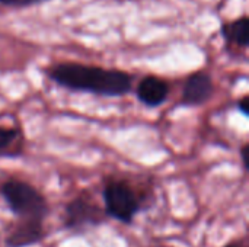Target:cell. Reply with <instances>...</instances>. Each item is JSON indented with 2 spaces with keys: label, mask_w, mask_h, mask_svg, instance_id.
Listing matches in <instances>:
<instances>
[{
  "label": "cell",
  "mask_w": 249,
  "mask_h": 247,
  "mask_svg": "<svg viewBox=\"0 0 249 247\" xmlns=\"http://www.w3.org/2000/svg\"><path fill=\"white\" fill-rule=\"evenodd\" d=\"M47 237L45 221L15 220L3 237L4 247H32L44 242Z\"/></svg>",
  "instance_id": "cell-6"
},
{
  "label": "cell",
  "mask_w": 249,
  "mask_h": 247,
  "mask_svg": "<svg viewBox=\"0 0 249 247\" xmlns=\"http://www.w3.org/2000/svg\"><path fill=\"white\" fill-rule=\"evenodd\" d=\"M23 132L16 125H0V157H19L23 154Z\"/></svg>",
  "instance_id": "cell-9"
},
{
  "label": "cell",
  "mask_w": 249,
  "mask_h": 247,
  "mask_svg": "<svg viewBox=\"0 0 249 247\" xmlns=\"http://www.w3.org/2000/svg\"><path fill=\"white\" fill-rule=\"evenodd\" d=\"M249 17L248 15H242L236 19L222 22L220 35L225 42V49L231 55H239V52H245L249 45Z\"/></svg>",
  "instance_id": "cell-8"
},
{
  "label": "cell",
  "mask_w": 249,
  "mask_h": 247,
  "mask_svg": "<svg viewBox=\"0 0 249 247\" xmlns=\"http://www.w3.org/2000/svg\"><path fill=\"white\" fill-rule=\"evenodd\" d=\"M171 95V84L160 76L156 74H146L140 79L136 86V98L137 100L149 108L155 109L162 106Z\"/></svg>",
  "instance_id": "cell-7"
},
{
  "label": "cell",
  "mask_w": 249,
  "mask_h": 247,
  "mask_svg": "<svg viewBox=\"0 0 249 247\" xmlns=\"http://www.w3.org/2000/svg\"><path fill=\"white\" fill-rule=\"evenodd\" d=\"M249 143H244L241 150H239V157H241V163L245 172L249 170V162H248V154H249Z\"/></svg>",
  "instance_id": "cell-12"
},
{
  "label": "cell",
  "mask_w": 249,
  "mask_h": 247,
  "mask_svg": "<svg viewBox=\"0 0 249 247\" xmlns=\"http://www.w3.org/2000/svg\"><path fill=\"white\" fill-rule=\"evenodd\" d=\"M216 92V84L212 73L207 70H197L187 76L181 98L177 106L181 108H200L209 103Z\"/></svg>",
  "instance_id": "cell-5"
},
{
  "label": "cell",
  "mask_w": 249,
  "mask_h": 247,
  "mask_svg": "<svg viewBox=\"0 0 249 247\" xmlns=\"http://www.w3.org/2000/svg\"><path fill=\"white\" fill-rule=\"evenodd\" d=\"M0 197L15 220L47 221L51 204L41 189L20 178H7L0 183Z\"/></svg>",
  "instance_id": "cell-3"
},
{
  "label": "cell",
  "mask_w": 249,
  "mask_h": 247,
  "mask_svg": "<svg viewBox=\"0 0 249 247\" xmlns=\"http://www.w3.org/2000/svg\"><path fill=\"white\" fill-rule=\"evenodd\" d=\"M42 73L57 86L77 93L123 98L133 90V76L121 68L79 61H58L44 67Z\"/></svg>",
  "instance_id": "cell-1"
},
{
  "label": "cell",
  "mask_w": 249,
  "mask_h": 247,
  "mask_svg": "<svg viewBox=\"0 0 249 247\" xmlns=\"http://www.w3.org/2000/svg\"><path fill=\"white\" fill-rule=\"evenodd\" d=\"M45 1H50V0H0V4L6 7H13V9H26V7L42 4Z\"/></svg>",
  "instance_id": "cell-10"
},
{
  "label": "cell",
  "mask_w": 249,
  "mask_h": 247,
  "mask_svg": "<svg viewBox=\"0 0 249 247\" xmlns=\"http://www.w3.org/2000/svg\"><path fill=\"white\" fill-rule=\"evenodd\" d=\"M222 247H249L247 239H233L228 243H225Z\"/></svg>",
  "instance_id": "cell-13"
},
{
  "label": "cell",
  "mask_w": 249,
  "mask_h": 247,
  "mask_svg": "<svg viewBox=\"0 0 249 247\" xmlns=\"http://www.w3.org/2000/svg\"><path fill=\"white\" fill-rule=\"evenodd\" d=\"M236 109L244 115V116H249V95L245 93L242 98L238 99L236 102Z\"/></svg>",
  "instance_id": "cell-11"
},
{
  "label": "cell",
  "mask_w": 249,
  "mask_h": 247,
  "mask_svg": "<svg viewBox=\"0 0 249 247\" xmlns=\"http://www.w3.org/2000/svg\"><path fill=\"white\" fill-rule=\"evenodd\" d=\"M162 247H175V246H162Z\"/></svg>",
  "instance_id": "cell-14"
},
{
  "label": "cell",
  "mask_w": 249,
  "mask_h": 247,
  "mask_svg": "<svg viewBox=\"0 0 249 247\" xmlns=\"http://www.w3.org/2000/svg\"><path fill=\"white\" fill-rule=\"evenodd\" d=\"M109 220L102 204L86 189L73 195L63 205L61 229L71 234H85Z\"/></svg>",
  "instance_id": "cell-4"
},
{
  "label": "cell",
  "mask_w": 249,
  "mask_h": 247,
  "mask_svg": "<svg viewBox=\"0 0 249 247\" xmlns=\"http://www.w3.org/2000/svg\"><path fill=\"white\" fill-rule=\"evenodd\" d=\"M101 197L107 217L124 226H131L150 204L149 194L123 176L105 178Z\"/></svg>",
  "instance_id": "cell-2"
}]
</instances>
